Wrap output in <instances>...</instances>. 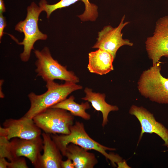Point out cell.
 I'll return each mask as SVG.
<instances>
[{
	"label": "cell",
	"mask_w": 168,
	"mask_h": 168,
	"mask_svg": "<svg viewBox=\"0 0 168 168\" xmlns=\"http://www.w3.org/2000/svg\"><path fill=\"white\" fill-rule=\"evenodd\" d=\"M129 113L136 117L141 126V131L137 145L143 133H155L164 141L163 145L168 147V129L162 124L156 120L152 114L143 107L134 105L131 106Z\"/></svg>",
	"instance_id": "11"
},
{
	"label": "cell",
	"mask_w": 168,
	"mask_h": 168,
	"mask_svg": "<svg viewBox=\"0 0 168 168\" xmlns=\"http://www.w3.org/2000/svg\"><path fill=\"white\" fill-rule=\"evenodd\" d=\"M0 127V136L8 140L17 138L31 139L40 136L41 130L34 122L32 119L23 116L15 119H6Z\"/></svg>",
	"instance_id": "8"
},
{
	"label": "cell",
	"mask_w": 168,
	"mask_h": 168,
	"mask_svg": "<svg viewBox=\"0 0 168 168\" xmlns=\"http://www.w3.org/2000/svg\"><path fill=\"white\" fill-rule=\"evenodd\" d=\"M43 153L41 155L36 168H61L62 154L50 134L43 132Z\"/></svg>",
	"instance_id": "12"
},
{
	"label": "cell",
	"mask_w": 168,
	"mask_h": 168,
	"mask_svg": "<svg viewBox=\"0 0 168 168\" xmlns=\"http://www.w3.org/2000/svg\"><path fill=\"white\" fill-rule=\"evenodd\" d=\"M61 168H75L72 161L68 158H67L66 161H62L61 163Z\"/></svg>",
	"instance_id": "21"
},
{
	"label": "cell",
	"mask_w": 168,
	"mask_h": 168,
	"mask_svg": "<svg viewBox=\"0 0 168 168\" xmlns=\"http://www.w3.org/2000/svg\"><path fill=\"white\" fill-rule=\"evenodd\" d=\"M114 59L110 53L100 49L88 54L87 68L91 73L100 75L106 74L114 70Z\"/></svg>",
	"instance_id": "15"
},
{
	"label": "cell",
	"mask_w": 168,
	"mask_h": 168,
	"mask_svg": "<svg viewBox=\"0 0 168 168\" xmlns=\"http://www.w3.org/2000/svg\"><path fill=\"white\" fill-rule=\"evenodd\" d=\"M8 168H28L24 157L15 158L12 161L8 162Z\"/></svg>",
	"instance_id": "19"
},
{
	"label": "cell",
	"mask_w": 168,
	"mask_h": 168,
	"mask_svg": "<svg viewBox=\"0 0 168 168\" xmlns=\"http://www.w3.org/2000/svg\"><path fill=\"white\" fill-rule=\"evenodd\" d=\"M37 60L35 62V71L46 83L58 79L77 83L79 78L72 71L67 70L52 57L49 48L45 47L41 50L34 51Z\"/></svg>",
	"instance_id": "5"
},
{
	"label": "cell",
	"mask_w": 168,
	"mask_h": 168,
	"mask_svg": "<svg viewBox=\"0 0 168 168\" xmlns=\"http://www.w3.org/2000/svg\"><path fill=\"white\" fill-rule=\"evenodd\" d=\"M6 21L5 17L3 16L2 14H0V39L1 40L3 35V31L5 27L6 26Z\"/></svg>",
	"instance_id": "20"
},
{
	"label": "cell",
	"mask_w": 168,
	"mask_h": 168,
	"mask_svg": "<svg viewBox=\"0 0 168 168\" xmlns=\"http://www.w3.org/2000/svg\"><path fill=\"white\" fill-rule=\"evenodd\" d=\"M161 66L157 63L143 71L138 82L141 94L150 100L160 104H168V78L161 73Z\"/></svg>",
	"instance_id": "4"
},
{
	"label": "cell",
	"mask_w": 168,
	"mask_h": 168,
	"mask_svg": "<svg viewBox=\"0 0 168 168\" xmlns=\"http://www.w3.org/2000/svg\"><path fill=\"white\" fill-rule=\"evenodd\" d=\"M84 91L85 96L82 99L90 102L96 110L102 113L103 120L101 125L104 127L108 122V118L110 112L118 110V107L107 103L105 101L106 96L104 93L93 92L92 89L88 87L85 88Z\"/></svg>",
	"instance_id": "16"
},
{
	"label": "cell",
	"mask_w": 168,
	"mask_h": 168,
	"mask_svg": "<svg viewBox=\"0 0 168 168\" xmlns=\"http://www.w3.org/2000/svg\"><path fill=\"white\" fill-rule=\"evenodd\" d=\"M75 99L74 96H71L50 108L62 109L68 111L74 116L79 117L85 120H90L91 116L86 111L90 108L89 102L79 104L75 102Z\"/></svg>",
	"instance_id": "17"
},
{
	"label": "cell",
	"mask_w": 168,
	"mask_h": 168,
	"mask_svg": "<svg viewBox=\"0 0 168 168\" xmlns=\"http://www.w3.org/2000/svg\"><path fill=\"white\" fill-rule=\"evenodd\" d=\"M116 164L118 166L117 168H131L127 165L126 161L125 160H122L117 162Z\"/></svg>",
	"instance_id": "22"
},
{
	"label": "cell",
	"mask_w": 168,
	"mask_h": 168,
	"mask_svg": "<svg viewBox=\"0 0 168 168\" xmlns=\"http://www.w3.org/2000/svg\"><path fill=\"white\" fill-rule=\"evenodd\" d=\"M4 81L3 79H1L0 80V97L1 98H3L4 97V95L2 92V86L3 84Z\"/></svg>",
	"instance_id": "25"
},
{
	"label": "cell",
	"mask_w": 168,
	"mask_h": 168,
	"mask_svg": "<svg viewBox=\"0 0 168 168\" xmlns=\"http://www.w3.org/2000/svg\"><path fill=\"white\" fill-rule=\"evenodd\" d=\"M79 1H81L84 3L85 10L78 17L82 21H95L98 15L97 7L91 3L89 0H61L53 4H48L45 0H41L39 5L42 8L43 11L46 12L47 17L49 18L52 13L55 10L68 7Z\"/></svg>",
	"instance_id": "13"
},
{
	"label": "cell",
	"mask_w": 168,
	"mask_h": 168,
	"mask_svg": "<svg viewBox=\"0 0 168 168\" xmlns=\"http://www.w3.org/2000/svg\"><path fill=\"white\" fill-rule=\"evenodd\" d=\"M27 14L25 19L19 22L16 26L15 29L23 33L24 38L22 42H18L19 44L23 45V52L20 54L21 61L27 62L29 60L35 42L39 40H46L47 35L43 33L39 30L38 21L40 13L43 11L41 7H39L34 2L27 8Z\"/></svg>",
	"instance_id": "3"
},
{
	"label": "cell",
	"mask_w": 168,
	"mask_h": 168,
	"mask_svg": "<svg viewBox=\"0 0 168 168\" xmlns=\"http://www.w3.org/2000/svg\"><path fill=\"white\" fill-rule=\"evenodd\" d=\"M6 158L4 157L0 158V168H7L8 162Z\"/></svg>",
	"instance_id": "23"
},
{
	"label": "cell",
	"mask_w": 168,
	"mask_h": 168,
	"mask_svg": "<svg viewBox=\"0 0 168 168\" xmlns=\"http://www.w3.org/2000/svg\"><path fill=\"white\" fill-rule=\"evenodd\" d=\"M9 140L0 136V158H7L10 161L11 156L9 148Z\"/></svg>",
	"instance_id": "18"
},
{
	"label": "cell",
	"mask_w": 168,
	"mask_h": 168,
	"mask_svg": "<svg viewBox=\"0 0 168 168\" xmlns=\"http://www.w3.org/2000/svg\"><path fill=\"white\" fill-rule=\"evenodd\" d=\"M68 134H50L51 137L63 155L67 146L70 143L77 145L87 150H93L100 152L107 160H110L114 166L122 160L117 154L108 153L106 151H114L115 148L105 146L91 138L85 131L83 123L78 121L70 128Z\"/></svg>",
	"instance_id": "1"
},
{
	"label": "cell",
	"mask_w": 168,
	"mask_h": 168,
	"mask_svg": "<svg viewBox=\"0 0 168 168\" xmlns=\"http://www.w3.org/2000/svg\"><path fill=\"white\" fill-rule=\"evenodd\" d=\"M74 116L68 111L59 108H49L33 118L37 126L50 134L67 135L73 124Z\"/></svg>",
	"instance_id": "6"
},
{
	"label": "cell",
	"mask_w": 168,
	"mask_h": 168,
	"mask_svg": "<svg viewBox=\"0 0 168 168\" xmlns=\"http://www.w3.org/2000/svg\"><path fill=\"white\" fill-rule=\"evenodd\" d=\"M145 44L152 66L159 63L163 56L168 57V16L157 21L153 35L147 38Z\"/></svg>",
	"instance_id": "7"
},
{
	"label": "cell",
	"mask_w": 168,
	"mask_h": 168,
	"mask_svg": "<svg viewBox=\"0 0 168 168\" xmlns=\"http://www.w3.org/2000/svg\"><path fill=\"white\" fill-rule=\"evenodd\" d=\"M76 83L66 81L60 84L54 81L46 83L47 90L42 94L30 92L28 96L30 108L24 116L33 119L39 113L67 98L72 92L82 89V86Z\"/></svg>",
	"instance_id": "2"
},
{
	"label": "cell",
	"mask_w": 168,
	"mask_h": 168,
	"mask_svg": "<svg viewBox=\"0 0 168 168\" xmlns=\"http://www.w3.org/2000/svg\"><path fill=\"white\" fill-rule=\"evenodd\" d=\"M72 143L69 144L63 156L72 161L75 168H93L98 161L94 154Z\"/></svg>",
	"instance_id": "14"
},
{
	"label": "cell",
	"mask_w": 168,
	"mask_h": 168,
	"mask_svg": "<svg viewBox=\"0 0 168 168\" xmlns=\"http://www.w3.org/2000/svg\"><path fill=\"white\" fill-rule=\"evenodd\" d=\"M6 9L3 0H0V14L5 12Z\"/></svg>",
	"instance_id": "24"
},
{
	"label": "cell",
	"mask_w": 168,
	"mask_h": 168,
	"mask_svg": "<svg viewBox=\"0 0 168 168\" xmlns=\"http://www.w3.org/2000/svg\"><path fill=\"white\" fill-rule=\"evenodd\" d=\"M43 146V140L41 136L31 139L13 138L9 144L11 156L10 161L17 157H26L35 168L41 155Z\"/></svg>",
	"instance_id": "10"
},
{
	"label": "cell",
	"mask_w": 168,
	"mask_h": 168,
	"mask_svg": "<svg viewBox=\"0 0 168 168\" xmlns=\"http://www.w3.org/2000/svg\"><path fill=\"white\" fill-rule=\"evenodd\" d=\"M125 16L122 18L119 26L113 28L107 26L98 33L97 41L92 48L100 49L111 54L115 58L118 49L124 45L132 46L133 43L128 39L123 38L121 31L124 27L129 23V22H124Z\"/></svg>",
	"instance_id": "9"
}]
</instances>
